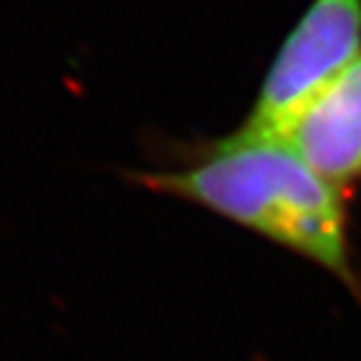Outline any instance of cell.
Segmentation results:
<instances>
[{
  "label": "cell",
  "instance_id": "obj_1",
  "mask_svg": "<svg viewBox=\"0 0 361 361\" xmlns=\"http://www.w3.org/2000/svg\"><path fill=\"white\" fill-rule=\"evenodd\" d=\"M136 180L291 249L359 291L338 185L322 178L284 141L223 136L188 167L146 171Z\"/></svg>",
  "mask_w": 361,
  "mask_h": 361
},
{
  "label": "cell",
  "instance_id": "obj_2",
  "mask_svg": "<svg viewBox=\"0 0 361 361\" xmlns=\"http://www.w3.org/2000/svg\"><path fill=\"white\" fill-rule=\"evenodd\" d=\"M361 56V0H312L274 54L233 139H279L300 111Z\"/></svg>",
  "mask_w": 361,
  "mask_h": 361
},
{
  "label": "cell",
  "instance_id": "obj_3",
  "mask_svg": "<svg viewBox=\"0 0 361 361\" xmlns=\"http://www.w3.org/2000/svg\"><path fill=\"white\" fill-rule=\"evenodd\" d=\"M279 141L338 188L361 176V56L302 108Z\"/></svg>",
  "mask_w": 361,
  "mask_h": 361
}]
</instances>
